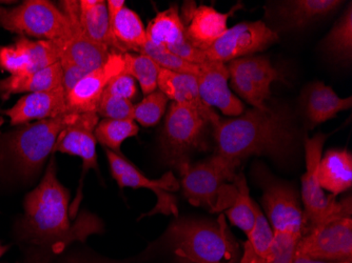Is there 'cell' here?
<instances>
[{"label":"cell","mask_w":352,"mask_h":263,"mask_svg":"<svg viewBox=\"0 0 352 263\" xmlns=\"http://www.w3.org/2000/svg\"><path fill=\"white\" fill-rule=\"evenodd\" d=\"M239 163L237 160L215 154L206 161L193 164L186 160L175 168L181 175L182 187L188 201L214 213L219 190L227 183H232Z\"/></svg>","instance_id":"52a82bcc"},{"label":"cell","mask_w":352,"mask_h":263,"mask_svg":"<svg viewBox=\"0 0 352 263\" xmlns=\"http://www.w3.org/2000/svg\"><path fill=\"white\" fill-rule=\"evenodd\" d=\"M96 114L104 119L134 120V106L131 100L102 93Z\"/></svg>","instance_id":"74e56055"},{"label":"cell","mask_w":352,"mask_h":263,"mask_svg":"<svg viewBox=\"0 0 352 263\" xmlns=\"http://www.w3.org/2000/svg\"><path fill=\"white\" fill-rule=\"evenodd\" d=\"M247 236H248V242L250 243L254 252L258 256L265 258L274 239V232L268 219L265 217L258 207H255L254 225Z\"/></svg>","instance_id":"8d00e7d4"},{"label":"cell","mask_w":352,"mask_h":263,"mask_svg":"<svg viewBox=\"0 0 352 263\" xmlns=\"http://www.w3.org/2000/svg\"><path fill=\"white\" fill-rule=\"evenodd\" d=\"M79 23L85 35L93 43L116 49L111 32L107 1L104 0H80Z\"/></svg>","instance_id":"484cf974"},{"label":"cell","mask_w":352,"mask_h":263,"mask_svg":"<svg viewBox=\"0 0 352 263\" xmlns=\"http://www.w3.org/2000/svg\"><path fill=\"white\" fill-rule=\"evenodd\" d=\"M229 69L239 71L248 77L263 92L271 95L272 82L283 80V76L271 65L270 61L263 56H247L235 59L227 65Z\"/></svg>","instance_id":"f1b7e54d"},{"label":"cell","mask_w":352,"mask_h":263,"mask_svg":"<svg viewBox=\"0 0 352 263\" xmlns=\"http://www.w3.org/2000/svg\"><path fill=\"white\" fill-rule=\"evenodd\" d=\"M107 158L110 165L111 173L120 187H133V189L150 190L155 193L157 203L148 215L155 214L174 215L177 216V201L172 195L173 192L179 191L181 183L176 179L172 172H168L160 179H150L146 177L131 162L128 161L122 155L114 153L106 149Z\"/></svg>","instance_id":"30bf717a"},{"label":"cell","mask_w":352,"mask_h":263,"mask_svg":"<svg viewBox=\"0 0 352 263\" xmlns=\"http://www.w3.org/2000/svg\"><path fill=\"white\" fill-rule=\"evenodd\" d=\"M255 207L249 195L246 178L243 174H237L232 183H226L219 190L214 213L227 209L231 225L247 235L254 225Z\"/></svg>","instance_id":"7402d4cb"},{"label":"cell","mask_w":352,"mask_h":263,"mask_svg":"<svg viewBox=\"0 0 352 263\" xmlns=\"http://www.w3.org/2000/svg\"><path fill=\"white\" fill-rule=\"evenodd\" d=\"M324 47L329 54L341 60H351L352 9L351 5L326 37Z\"/></svg>","instance_id":"1f68e13d"},{"label":"cell","mask_w":352,"mask_h":263,"mask_svg":"<svg viewBox=\"0 0 352 263\" xmlns=\"http://www.w3.org/2000/svg\"><path fill=\"white\" fill-rule=\"evenodd\" d=\"M63 69L60 62L27 74L11 75L8 78L0 80V97L3 100L10 96L21 93H37L53 90L61 86Z\"/></svg>","instance_id":"cb8c5ba5"},{"label":"cell","mask_w":352,"mask_h":263,"mask_svg":"<svg viewBox=\"0 0 352 263\" xmlns=\"http://www.w3.org/2000/svg\"><path fill=\"white\" fill-rule=\"evenodd\" d=\"M124 3H126L124 0H109V1H107V9H108L110 21L124 9Z\"/></svg>","instance_id":"7bdbcfd3"},{"label":"cell","mask_w":352,"mask_h":263,"mask_svg":"<svg viewBox=\"0 0 352 263\" xmlns=\"http://www.w3.org/2000/svg\"><path fill=\"white\" fill-rule=\"evenodd\" d=\"M237 263H266V261L254 252L250 243L247 241L244 244L243 256L239 258Z\"/></svg>","instance_id":"60d3db41"},{"label":"cell","mask_w":352,"mask_h":263,"mask_svg":"<svg viewBox=\"0 0 352 263\" xmlns=\"http://www.w3.org/2000/svg\"><path fill=\"white\" fill-rule=\"evenodd\" d=\"M98 115L96 113H84L80 115L78 122L67 126L59 134L53 149L52 155L56 152L77 156L82 159V175L80 177L76 197L70 205L71 218L75 219L78 207L82 199L84 179L89 170L98 172V155H96V138L94 135L95 126H98Z\"/></svg>","instance_id":"7c38bea8"},{"label":"cell","mask_w":352,"mask_h":263,"mask_svg":"<svg viewBox=\"0 0 352 263\" xmlns=\"http://www.w3.org/2000/svg\"><path fill=\"white\" fill-rule=\"evenodd\" d=\"M352 98H340L330 87L316 82L310 88L306 100V115L312 126L336 117L338 113L351 108Z\"/></svg>","instance_id":"83f0119b"},{"label":"cell","mask_w":352,"mask_h":263,"mask_svg":"<svg viewBox=\"0 0 352 263\" xmlns=\"http://www.w3.org/2000/svg\"><path fill=\"white\" fill-rule=\"evenodd\" d=\"M213 128L217 154L239 162L252 155L284 160L296 146V130L288 111L253 108L241 117L219 120Z\"/></svg>","instance_id":"7a4b0ae2"},{"label":"cell","mask_w":352,"mask_h":263,"mask_svg":"<svg viewBox=\"0 0 352 263\" xmlns=\"http://www.w3.org/2000/svg\"><path fill=\"white\" fill-rule=\"evenodd\" d=\"M58 61L53 41H32L19 36L12 45L0 47V70L11 75L37 72Z\"/></svg>","instance_id":"9a60e30c"},{"label":"cell","mask_w":352,"mask_h":263,"mask_svg":"<svg viewBox=\"0 0 352 263\" xmlns=\"http://www.w3.org/2000/svg\"><path fill=\"white\" fill-rule=\"evenodd\" d=\"M264 193L263 205L274 233L302 234L304 215L294 187L272 178L260 177Z\"/></svg>","instance_id":"5bb4252c"},{"label":"cell","mask_w":352,"mask_h":263,"mask_svg":"<svg viewBox=\"0 0 352 263\" xmlns=\"http://www.w3.org/2000/svg\"><path fill=\"white\" fill-rule=\"evenodd\" d=\"M124 69V54L111 53L102 68L88 73L72 91L67 94L69 112L84 114L96 113L102 93L111 79L120 74Z\"/></svg>","instance_id":"ac0fdd59"},{"label":"cell","mask_w":352,"mask_h":263,"mask_svg":"<svg viewBox=\"0 0 352 263\" xmlns=\"http://www.w3.org/2000/svg\"><path fill=\"white\" fill-rule=\"evenodd\" d=\"M138 130L140 128L134 120L102 119L95 126L94 135L104 149L122 155L120 146L122 142L138 135Z\"/></svg>","instance_id":"f546056e"},{"label":"cell","mask_w":352,"mask_h":263,"mask_svg":"<svg viewBox=\"0 0 352 263\" xmlns=\"http://www.w3.org/2000/svg\"><path fill=\"white\" fill-rule=\"evenodd\" d=\"M60 10L70 23L71 33L66 38L53 41L59 61L73 63L89 73L102 68L110 57V49L85 35L79 23V1H60Z\"/></svg>","instance_id":"4fadbf2b"},{"label":"cell","mask_w":352,"mask_h":263,"mask_svg":"<svg viewBox=\"0 0 352 263\" xmlns=\"http://www.w3.org/2000/svg\"><path fill=\"white\" fill-rule=\"evenodd\" d=\"M228 70L229 74H230L231 86L239 96L244 98L249 104H252L254 108L267 110L269 108L266 106L265 102L270 98V95L263 92L254 82H252L248 77L245 76L243 73L229 68Z\"/></svg>","instance_id":"d590c367"},{"label":"cell","mask_w":352,"mask_h":263,"mask_svg":"<svg viewBox=\"0 0 352 263\" xmlns=\"http://www.w3.org/2000/svg\"><path fill=\"white\" fill-rule=\"evenodd\" d=\"M111 32L113 35L118 53H140L147 43L146 27L140 16L129 8L124 7L110 21Z\"/></svg>","instance_id":"4316f807"},{"label":"cell","mask_w":352,"mask_h":263,"mask_svg":"<svg viewBox=\"0 0 352 263\" xmlns=\"http://www.w3.org/2000/svg\"><path fill=\"white\" fill-rule=\"evenodd\" d=\"M157 88L168 97V100L199 113L208 124H212L213 128L221 120L215 111L201 100L195 75L161 69L158 74Z\"/></svg>","instance_id":"44dd1931"},{"label":"cell","mask_w":352,"mask_h":263,"mask_svg":"<svg viewBox=\"0 0 352 263\" xmlns=\"http://www.w3.org/2000/svg\"><path fill=\"white\" fill-rule=\"evenodd\" d=\"M229 78L230 74L226 63L208 60L199 65L197 76L199 96L208 106L219 108L223 115L239 116L244 111V106L231 93Z\"/></svg>","instance_id":"d6986e66"},{"label":"cell","mask_w":352,"mask_h":263,"mask_svg":"<svg viewBox=\"0 0 352 263\" xmlns=\"http://www.w3.org/2000/svg\"><path fill=\"white\" fill-rule=\"evenodd\" d=\"M339 0H287L276 5L274 19L282 31L302 29L336 11Z\"/></svg>","instance_id":"603a6c76"},{"label":"cell","mask_w":352,"mask_h":263,"mask_svg":"<svg viewBox=\"0 0 352 263\" xmlns=\"http://www.w3.org/2000/svg\"><path fill=\"white\" fill-rule=\"evenodd\" d=\"M207 120L199 113L173 102L166 116L161 136L164 160L176 167L181 162L190 160L193 152L207 150Z\"/></svg>","instance_id":"ba28073f"},{"label":"cell","mask_w":352,"mask_h":263,"mask_svg":"<svg viewBox=\"0 0 352 263\" xmlns=\"http://www.w3.org/2000/svg\"><path fill=\"white\" fill-rule=\"evenodd\" d=\"M146 34L149 43L164 45L189 62L201 65L209 60L203 51L193 47L186 38L185 27L176 5L156 14L148 25Z\"/></svg>","instance_id":"2e32d148"},{"label":"cell","mask_w":352,"mask_h":263,"mask_svg":"<svg viewBox=\"0 0 352 263\" xmlns=\"http://www.w3.org/2000/svg\"><path fill=\"white\" fill-rule=\"evenodd\" d=\"M60 263H116L104 260L93 256H82V255H71L63 258Z\"/></svg>","instance_id":"b9f144b4"},{"label":"cell","mask_w":352,"mask_h":263,"mask_svg":"<svg viewBox=\"0 0 352 263\" xmlns=\"http://www.w3.org/2000/svg\"><path fill=\"white\" fill-rule=\"evenodd\" d=\"M67 113H69L67 95L63 86L25 95L11 108L3 111L12 126L29 124L32 120L50 119Z\"/></svg>","instance_id":"ffe728a7"},{"label":"cell","mask_w":352,"mask_h":263,"mask_svg":"<svg viewBox=\"0 0 352 263\" xmlns=\"http://www.w3.org/2000/svg\"><path fill=\"white\" fill-rule=\"evenodd\" d=\"M80 115L69 112L6 134L0 138V164L25 178L37 175L47 156L52 155L59 134L78 122Z\"/></svg>","instance_id":"277c9868"},{"label":"cell","mask_w":352,"mask_h":263,"mask_svg":"<svg viewBox=\"0 0 352 263\" xmlns=\"http://www.w3.org/2000/svg\"><path fill=\"white\" fill-rule=\"evenodd\" d=\"M325 140L326 136L323 134L305 138L306 173L302 177V198L305 207V211L302 213V233L329 216L339 205L337 197L325 195L320 185L318 165L321 161Z\"/></svg>","instance_id":"8fae6325"},{"label":"cell","mask_w":352,"mask_h":263,"mask_svg":"<svg viewBox=\"0 0 352 263\" xmlns=\"http://www.w3.org/2000/svg\"><path fill=\"white\" fill-rule=\"evenodd\" d=\"M124 72L138 81L142 93L147 96L157 89L158 74L161 68L147 55L124 53Z\"/></svg>","instance_id":"4dcf8cb0"},{"label":"cell","mask_w":352,"mask_h":263,"mask_svg":"<svg viewBox=\"0 0 352 263\" xmlns=\"http://www.w3.org/2000/svg\"><path fill=\"white\" fill-rule=\"evenodd\" d=\"M9 249V245H3V243L0 242V259L8 252Z\"/></svg>","instance_id":"f6af8a7d"},{"label":"cell","mask_w":352,"mask_h":263,"mask_svg":"<svg viewBox=\"0 0 352 263\" xmlns=\"http://www.w3.org/2000/svg\"><path fill=\"white\" fill-rule=\"evenodd\" d=\"M278 35L264 21H251L234 25L206 51L207 58L217 62H230L235 59L262 52L276 43Z\"/></svg>","instance_id":"9c48e42d"},{"label":"cell","mask_w":352,"mask_h":263,"mask_svg":"<svg viewBox=\"0 0 352 263\" xmlns=\"http://www.w3.org/2000/svg\"><path fill=\"white\" fill-rule=\"evenodd\" d=\"M239 5L233 7L228 13H221L213 7L199 5L195 1H186L179 12L187 41L204 53L227 31V23Z\"/></svg>","instance_id":"e0dca14e"},{"label":"cell","mask_w":352,"mask_h":263,"mask_svg":"<svg viewBox=\"0 0 352 263\" xmlns=\"http://www.w3.org/2000/svg\"><path fill=\"white\" fill-rule=\"evenodd\" d=\"M302 235L296 233H274V239L265 257L266 263H292L296 259V247Z\"/></svg>","instance_id":"e575fe53"},{"label":"cell","mask_w":352,"mask_h":263,"mask_svg":"<svg viewBox=\"0 0 352 263\" xmlns=\"http://www.w3.org/2000/svg\"><path fill=\"white\" fill-rule=\"evenodd\" d=\"M296 258L351 262V197L342 199L333 213L302 233L296 247Z\"/></svg>","instance_id":"5b68a950"},{"label":"cell","mask_w":352,"mask_h":263,"mask_svg":"<svg viewBox=\"0 0 352 263\" xmlns=\"http://www.w3.org/2000/svg\"><path fill=\"white\" fill-rule=\"evenodd\" d=\"M63 69V81H61V86L63 90L68 94L70 91L74 89V87L78 84L79 81L82 80L89 72H87L84 69L79 68L77 65L73 63L67 62V61H59Z\"/></svg>","instance_id":"ab89813d"},{"label":"cell","mask_w":352,"mask_h":263,"mask_svg":"<svg viewBox=\"0 0 352 263\" xmlns=\"http://www.w3.org/2000/svg\"><path fill=\"white\" fill-rule=\"evenodd\" d=\"M0 27L38 41H58L71 33L65 14L47 0H27L12 9L0 8Z\"/></svg>","instance_id":"8992f818"},{"label":"cell","mask_w":352,"mask_h":263,"mask_svg":"<svg viewBox=\"0 0 352 263\" xmlns=\"http://www.w3.org/2000/svg\"><path fill=\"white\" fill-rule=\"evenodd\" d=\"M169 100L161 91H154L134 106V120L142 126H153L165 114Z\"/></svg>","instance_id":"836d02e7"},{"label":"cell","mask_w":352,"mask_h":263,"mask_svg":"<svg viewBox=\"0 0 352 263\" xmlns=\"http://www.w3.org/2000/svg\"><path fill=\"white\" fill-rule=\"evenodd\" d=\"M69 201L70 193L57 179L52 156L41 183L25 196V213L16 222L23 263H52L69 245L104 232L102 221L89 211L71 221Z\"/></svg>","instance_id":"6da1fadb"},{"label":"cell","mask_w":352,"mask_h":263,"mask_svg":"<svg viewBox=\"0 0 352 263\" xmlns=\"http://www.w3.org/2000/svg\"><path fill=\"white\" fill-rule=\"evenodd\" d=\"M138 54L147 55L152 60L157 63L160 68L164 69V70L195 75V76H197L199 72V65L181 58L171 51L168 50L167 47L164 45H154L148 41L146 45L140 49Z\"/></svg>","instance_id":"d6a6232c"},{"label":"cell","mask_w":352,"mask_h":263,"mask_svg":"<svg viewBox=\"0 0 352 263\" xmlns=\"http://www.w3.org/2000/svg\"><path fill=\"white\" fill-rule=\"evenodd\" d=\"M167 238L182 263H237L241 256L223 215L217 222L177 219L168 229Z\"/></svg>","instance_id":"3957f363"},{"label":"cell","mask_w":352,"mask_h":263,"mask_svg":"<svg viewBox=\"0 0 352 263\" xmlns=\"http://www.w3.org/2000/svg\"><path fill=\"white\" fill-rule=\"evenodd\" d=\"M104 93L111 95V96L132 100L138 95V84H136V80L133 77L122 71L120 74L116 75V77L111 79Z\"/></svg>","instance_id":"f35d334b"},{"label":"cell","mask_w":352,"mask_h":263,"mask_svg":"<svg viewBox=\"0 0 352 263\" xmlns=\"http://www.w3.org/2000/svg\"><path fill=\"white\" fill-rule=\"evenodd\" d=\"M318 178L322 189L337 197L352 187V155L347 150H330L321 158Z\"/></svg>","instance_id":"d4e9b609"},{"label":"cell","mask_w":352,"mask_h":263,"mask_svg":"<svg viewBox=\"0 0 352 263\" xmlns=\"http://www.w3.org/2000/svg\"><path fill=\"white\" fill-rule=\"evenodd\" d=\"M292 263H351L344 261V262H328V261L312 260L308 258H296Z\"/></svg>","instance_id":"ee69618b"}]
</instances>
